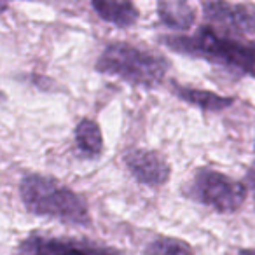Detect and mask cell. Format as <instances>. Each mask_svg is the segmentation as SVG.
<instances>
[{
    "label": "cell",
    "instance_id": "cell-1",
    "mask_svg": "<svg viewBox=\"0 0 255 255\" xmlns=\"http://www.w3.org/2000/svg\"><path fill=\"white\" fill-rule=\"evenodd\" d=\"M157 42L166 49L189 58L205 60L238 75L255 79V42L217 32L203 25L189 35H159Z\"/></svg>",
    "mask_w": 255,
    "mask_h": 255
},
{
    "label": "cell",
    "instance_id": "cell-2",
    "mask_svg": "<svg viewBox=\"0 0 255 255\" xmlns=\"http://www.w3.org/2000/svg\"><path fill=\"white\" fill-rule=\"evenodd\" d=\"M19 199L28 213L60 220L72 226H91V213L86 198L42 173H26L19 180Z\"/></svg>",
    "mask_w": 255,
    "mask_h": 255
},
{
    "label": "cell",
    "instance_id": "cell-3",
    "mask_svg": "<svg viewBox=\"0 0 255 255\" xmlns=\"http://www.w3.org/2000/svg\"><path fill=\"white\" fill-rule=\"evenodd\" d=\"M171 63L163 54L152 53L126 40L109 42L95 61L98 74L121 79L131 86L156 88L166 79Z\"/></svg>",
    "mask_w": 255,
    "mask_h": 255
},
{
    "label": "cell",
    "instance_id": "cell-4",
    "mask_svg": "<svg viewBox=\"0 0 255 255\" xmlns=\"http://www.w3.org/2000/svg\"><path fill=\"white\" fill-rule=\"evenodd\" d=\"M185 198L206 206L217 213H236L248 198V187L229 175L208 166H201L192 173L184 187Z\"/></svg>",
    "mask_w": 255,
    "mask_h": 255
},
{
    "label": "cell",
    "instance_id": "cell-5",
    "mask_svg": "<svg viewBox=\"0 0 255 255\" xmlns=\"http://www.w3.org/2000/svg\"><path fill=\"white\" fill-rule=\"evenodd\" d=\"M14 255H123L117 248L75 238H54L46 234H30L23 238Z\"/></svg>",
    "mask_w": 255,
    "mask_h": 255
},
{
    "label": "cell",
    "instance_id": "cell-6",
    "mask_svg": "<svg viewBox=\"0 0 255 255\" xmlns=\"http://www.w3.org/2000/svg\"><path fill=\"white\" fill-rule=\"evenodd\" d=\"M203 16L212 28L226 35H255V5L208 0L203 2Z\"/></svg>",
    "mask_w": 255,
    "mask_h": 255
},
{
    "label": "cell",
    "instance_id": "cell-7",
    "mask_svg": "<svg viewBox=\"0 0 255 255\" xmlns=\"http://www.w3.org/2000/svg\"><path fill=\"white\" fill-rule=\"evenodd\" d=\"M123 161L129 175L147 187H163L171 177L170 163L157 150L135 147L124 152Z\"/></svg>",
    "mask_w": 255,
    "mask_h": 255
},
{
    "label": "cell",
    "instance_id": "cell-8",
    "mask_svg": "<svg viewBox=\"0 0 255 255\" xmlns=\"http://www.w3.org/2000/svg\"><path fill=\"white\" fill-rule=\"evenodd\" d=\"M171 91L178 100L192 107H198L199 110H205V112H224L236 103V96L219 95L210 89L191 88V86L180 84L177 81H171Z\"/></svg>",
    "mask_w": 255,
    "mask_h": 255
},
{
    "label": "cell",
    "instance_id": "cell-9",
    "mask_svg": "<svg viewBox=\"0 0 255 255\" xmlns=\"http://www.w3.org/2000/svg\"><path fill=\"white\" fill-rule=\"evenodd\" d=\"M89 5L100 19L117 28L135 26L140 19V9L129 0H93Z\"/></svg>",
    "mask_w": 255,
    "mask_h": 255
},
{
    "label": "cell",
    "instance_id": "cell-10",
    "mask_svg": "<svg viewBox=\"0 0 255 255\" xmlns=\"http://www.w3.org/2000/svg\"><path fill=\"white\" fill-rule=\"evenodd\" d=\"M156 12L161 25L178 32H187L196 23V9L182 0H159Z\"/></svg>",
    "mask_w": 255,
    "mask_h": 255
},
{
    "label": "cell",
    "instance_id": "cell-11",
    "mask_svg": "<svg viewBox=\"0 0 255 255\" xmlns=\"http://www.w3.org/2000/svg\"><path fill=\"white\" fill-rule=\"evenodd\" d=\"M75 145L88 159H96L103 152V133L100 124L91 117H84L74 129Z\"/></svg>",
    "mask_w": 255,
    "mask_h": 255
},
{
    "label": "cell",
    "instance_id": "cell-12",
    "mask_svg": "<svg viewBox=\"0 0 255 255\" xmlns=\"http://www.w3.org/2000/svg\"><path fill=\"white\" fill-rule=\"evenodd\" d=\"M143 255H194V248L175 236H156L143 247Z\"/></svg>",
    "mask_w": 255,
    "mask_h": 255
},
{
    "label": "cell",
    "instance_id": "cell-13",
    "mask_svg": "<svg viewBox=\"0 0 255 255\" xmlns=\"http://www.w3.org/2000/svg\"><path fill=\"white\" fill-rule=\"evenodd\" d=\"M245 185L248 187V192H252V196H254L255 199V161L248 166L247 173H245Z\"/></svg>",
    "mask_w": 255,
    "mask_h": 255
},
{
    "label": "cell",
    "instance_id": "cell-14",
    "mask_svg": "<svg viewBox=\"0 0 255 255\" xmlns=\"http://www.w3.org/2000/svg\"><path fill=\"white\" fill-rule=\"evenodd\" d=\"M238 255H255V248H240Z\"/></svg>",
    "mask_w": 255,
    "mask_h": 255
},
{
    "label": "cell",
    "instance_id": "cell-15",
    "mask_svg": "<svg viewBox=\"0 0 255 255\" xmlns=\"http://www.w3.org/2000/svg\"><path fill=\"white\" fill-rule=\"evenodd\" d=\"M254 149H255V143H254Z\"/></svg>",
    "mask_w": 255,
    "mask_h": 255
}]
</instances>
